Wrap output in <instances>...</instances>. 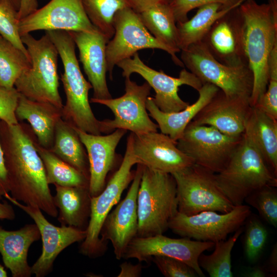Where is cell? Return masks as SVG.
<instances>
[{
	"label": "cell",
	"instance_id": "1",
	"mask_svg": "<svg viewBox=\"0 0 277 277\" xmlns=\"http://www.w3.org/2000/svg\"><path fill=\"white\" fill-rule=\"evenodd\" d=\"M36 138L30 125L23 122L10 125L0 120V144L10 196L57 217L58 210L35 146Z\"/></svg>",
	"mask_w": 277,
	"mask_h": 277
},
{
	"label": "cell",
	"instance_id": "2",
	"mask_svg": "<svg viewBox=\"0 0 277 277\" xmlns=\"http://www.w3.org/2000/svg\"><path fill=\"white\" fill-rule=\"evenodd\" d=\"M239 8L243 21L245 54L253 77L249 100L254 107L268 86L269 58L277 43V16L268 4H259L255 0H245Z\"/></svg>",
	"mask_w": 277,
	"mask_h": 277
},
{
	"label": "cell",
	"instance_id": "3",
	"mask_svg": "<svg viewBox=\"0 0 277 277\" xmlns=\"http://www.w3.org/2000/svg\"><path fill=\"white\" fill-rule=\"evenodd\" d=\"M55 46L64 67L61 74L66 101L62 118L75 128L88 133H103L102 121L95 116L90 105L91 84L84 77L75 54V44L69 32L46 31Z\"/></svg>",
	"mask_w": 277,
	"mask_h": 277
},
{
	"label": "cell",
	"instance_id": "4",
	"mask_svg": "<svg viewBox=\"0 0 277 277\" xmlns=\"http://www.w3.org/2000/svg\"><path fill=\"white\" fill-rule=\"evenodd\" d=\"M215 177L219 188L234 206L243 204L259 188L277 186L276 176L244 133L226 166L215 173Z\"/></svg>",
	"mask_w": 277,
	"mask_h": 277
},
{
	"label": "cell",
	"instance_id": "5",
	"mask_svg": "<svg viewBox=\"0 0 277 277\" xmlns=\"http://www.w3.org/2000/svg\"><path fill=\"white\" fill-rule=\"evenodd\" d=\"M21 39L28 52L30 66L21 73L14 87L30 100L49 103L62 109L55 46L46 32L39 39L29 33L22 36Z\"/></svg>",
	"mask_w": 277,
	"mask_h": 277
},
{
	"label": "cell",
	"instance_id": "6",
	"mask_svg": "<svg viewBox=\"0 0 277 277\" xmlns=\"http://www.w3.org/2000/svg\"><path fill=\"white\" fill-rule=\"evenodd\" d=\"M137 236L163 234L177 211L176 186L172 174L153 171L143 165L137 196Z\"/></svg>",
	"mask_w": 277,
	"mask_h": 277
},
{
	"label": "cell",
	"instance_id": "7",
	"mask_svg": "<svg viewBox=\"0 0 277 277\" xmlns=\"http://www.w3.org/2000/svg\"><path fill=\"white\" fill-rule=\"evenodd\" d=\"M137 161L132 151L128 136L126 151L118 169L114 172L102 192L91 197L90 215L85 239L80 245V252L90 258L102 256L107 250L106 243L100 238L103 223L113 207L120 202L121 195L133 180V165Z\"/></svg>",
	"mask_w": 277,
	"mask_h": 277
},
{
	"label": "cell",
	"instance_id": "8",
	"mask_svg": "<svg viewBox=\"0 0 277 277\" xmlns=\"http://www.w3.org/2000/svg\"><path fill=\"white\" fill-rule=\"evenodd\" d=\"M181 51V60L184 66L203 84H212L228 96L250 98L253 77L248 65L231 66L221 63L213 56L203 42Z\"/></svg>",
	"mask_w": 277,
	"mask_h": 277
},
{
	"label": "cell",
	"instance_id": "9",
	"mask_svg": "<svg viewBox=\"0 0 277 277\" xmlns=\"http://www.w3.org/2000/svg\"><path fill=\"white\" fill-rule=\"evenodd\" d=\"M176 186L177 211L191 215L204 211L225 213L234 207L219 188L215 173L195 164L172 174Z\"/></svg>",
	"mask_w": 277,
	"mask_h": 277
},
{
	"label": "cell",
	"instance_id": "10",
	"mask_svg": "<svg viewBox=\"0 0 277 277\" xmlns=\"http://www.w3.org/2000/svg\"><path fill=\"white\" fill-rule=\"evenodd\" d=\"M114 34L106 47L107 71L112 80L114 68L120 62L132 57L140 50L157 49L169 53L174 64H184L170 48L156 39L142 22L139 13L130 7L118 11L113 18Z\"/></svg>",
	"mask_w": 277,
	"mask_h": 277
},
{
	"label": "cell",
	"instance_id": "11",
	"mask_svg": "<svg viewBox=\"0 0 277 277\" xmlns=\"http://www.w3.org/2000/svg\"><path fill=\"white\" fill-rule=\"evenodd\" d=\"M125 78V92L122 96L90 100V103L104 105L113 113V120L102 121L103 133L109 134L116 129L129 130L135 134L157 131L158 125L151 120L146 108L151 88L146 82L140 85L130 77Z\"/></svg>",
	"mask_w": 277,
	"mask_h": 277
},
{
	"label": "cell",
	"instance_id": "12",
	"mask_svg": "<svg viewBox=\"0 0 277 277\" xmlns=\"http://www.w3.org/2000/svg\"><path fill=\"white\" fill-rule=\"evenodd\" d=\"M242 137L230 136L212 126L191 121L176 142V146L195 164L217 173L228 163Z\"/></svg>",
	"mask_w": 277,
	"mask_h": 277
},
{
	"label": "cell",
	"instance_id": "13",
	"mask_svg": "<svg viewBox=\"0 0 277 277\" xmlns=\"http://www.w3.org/2000/svg\"><path fill=\"white\" fill-rule=\"evenodd\" d=\"M251 214L250 207L242 204L225 213L204 211L187 215L177 211L170 220L168 229L182 237L215 243L237 230Z\"/></svg>",
	"mask_w": 277,
	"mask_h": 277
},
{
	"label": "cell",
	"instance_id": "14",
	"mask_svg": "<svg viewBox=\"0 0 277 277\" xmlns=\"http://www.w3.org/2000/svg\"><path fill=\"white\" fill-rule=\"evenodd\" d=\"M116 66L122 70L124 77H130L135 73L144 78L155 91L153 97L154 103L160 110L166 113L180 111L189 105L179 96V87L188 85L199 91L203 85L198 77L185 68L180 71L178 77L169 76L163 71L155 70L146 65L137 52L132 58L124 60Z\"/></svg>",
	"mask_w": 277,
	"mask_h": 277
},
{
	"label": "cell",
	"instance_id": "15",
	"mask_svg": "<svg viewBox=\"0 0 277 277\" xmlns=\"http://www.w3.org/2000/svg\"><path fill=\"white\" fill-rule=\"evenodd\" d=\"M214 246L210 241L192 240L183 237L173 239L163 234L147 237L136 236L127 246L123 259H135L140 262L150 261L155 255L173 258L191 267L199 276H205L199 264L200 255Z\"/></svg>",
	"mask_w": 277,
	"mask_h": 277
},
{
	"label": "cell",
	"instance_id": "16",
	"mask_svg": "<svg viewBox=\"0 0 277 277\" xmlns=\"http://www.w3.org/2000/svg\"><path fill=\"white\" fill-rule=\"evenodd\" d=\"M4 197L29 215L39 230L42 251L31 267L32 274L36 277H44L50 273L60 253L71 244L83 241L86 236V230L68 226H56L46 219L38 207L22 204L9 193Z\"/></svg>",
	"mask_w": 277,
	"mask_h": 277
},
{
	"label": "cell",
	"instance_id": "17",
	"mask_svg": "<svg viewBox=\"0 0 277 277\" xmlns=\"http://www.w3.org/2000/svg\"><path fill=\"white\" fill-rule=\"evenodd\" d=\"M97 30L90 22L81 0H51L19 21L21 36L37 30L92 32Z\"/></svg>",
	"mask_w": 277,
	"mask_h": 277
},
{
	"label": "cell",
	"instance_id": "18",
	"mask_svg": "<svg viewBox=\"0 0 277 277\" xmlns=\"http://www.w3.org/2000/svg\"><path fill=\"white\" fill-rule=\"evenodd\" d=\"M129 136L137 164L153 171L172 174L195 164L191 157L179 149L176 142L162 132H131Z\"/></svg>",
	"mask_w": 277,
	"mask_h": 277
},
{
	"label": "cell",
	"instance_id": "19",
	"mask_svg": "<svg viewBox=\"0 0 277 277\" xmlns=\"http://www.w3.org/2000/svg\"><path fill=\"white\" fill-rule=\"evenodd\" d=\"M136 165L134 177L126 196L108 214L100 233V238L104 243L111 242L115 258L118 260L123 258L129 244L137 234V196L143 165Z\"/></svg>",
	"mask_w": 277,
	"mask_h": 277
},
{
	"label": "cell",
	"instance_id": "20",
	"mask_svg": "<svg viewBox=\"0 0 277 277\" xmlns=\"http://www.w3.org/2000/svg\"><path fill=\"white\" fill-rule=\"evenodd\" d=\"M213 56L231 66L248 65L243 41V21L239 7L218 18L202 41Z\"/></svg>",
	"mask_w": 277,
	"mask_h": 277
},
{
	"label": "cell",
	"instance_id": "21",
	"mask_svg": "<svg viewBox=\"0 0 277 277\" xmlns=\"http://www.w3.org/2000/svg\"><path fill=\"white\" fill-rule=\"evenodd\" d=\"M86 150L89 163V191L91 197L100 194L107 176L116 166V148L127 131L116 129L105 135L88 133L74 127Z\"/></svg>",
	"mask_w": 277,
	"mask_h": 277
},
{
	"label": "cell",
	"instance_id": "22",
	"mask_svg": "<svg viewBox=\"0 0 277 277\" xmlns=\"http://www.w3.org/2000/svg\"><path fill=\"white\" fill-rule=\"evenodd\" d=\"M251 108L249 97L228 96L220 90L192 122L212 126L230 136L241 137Z\"/></svg>",
	"mask_w": 277,
	"mask_h": 277
},
{
	"label": "cell",
	"instance_id": "23",
	"mask_svg": "<svg viewBox=\"0 0 277 277\" xmlns=\"http://www.w3.org/2000/svg\"><path fill=\"white\" fill-rule=\"evenodd\" d=\"M79 51L80 61L93 91L92 98H112L106 81V47L109 40L100 31H70Z\"/></svg>",
	"mask_w": 277,
	"mask_h": 277
},
{
	"label": "cell",
	"instance_id": "24",
	"mask_svg": "<svg viewBox=\"0 0 277 277\" xmlns=\"http://www.w3.org/2000/svg\"><path fill=\"white\" fill-rule=\"evenodd\" d=\"M41 238L34 224L25 225L16 230H7L0 226V253L6 268L13 277L31 276V268L28 263L30 247Z\"/></svg>",
	"mask_w": 277,
	"mask_h": 277
},
{
	"label": "cell",
	"instance_id": "25",
	"mask_svg": "<svg viewBox=\"0 0 277 277\" xmlns=\"http://www.w3.org/2000/svg\"><path fill=\"white\" fill-rule=\"evenodd\" d=\"M219 90V88L212 84H204L198 91L199 96L196 101L178 112L162 111L151 96L147 98L146 108L149 115L156 122L161 132L176 142L182 137L187 125Z\"/></svg>",
	"mask_w": 277,
	"mask_h": 277
},
{
	"label": "cell",
	"instance_id": "26",
	"mask_svg": "<svg viewBox=\"0 0 277 277\" xmlns=\"http://www.w3.org/2000/svg\"><path fill=\"white\" fill-rule=\"evenodd\" d=\"M15 115L19 122L26 120L29 123L39 145L48 150L51 148L62 109L49 103L30 100L21 94Z\"/></svg>",
	"mask_w": 277,
	"mask_h": 277
},
{
	"label": "cell",
	"instance_id": "27",
	"mask_svg": "<svg viewBox=\"0 0 277 277\" xmlns=\"http://www.w3.org/2000/svg\"><path fill=\"white\" fill-rule=\"evenodd\" d=\"M54 186L53 200L61 225L86 230L90 215L89 188Z\"/></svg>",
	"mask_w": 277,
	"mask_h": 277
},
{
	"label": "cell",
	"instance_id": "28",
	"mask_svg": "<svg viewBox=\"0 0 277 277\" xmlns=\"http://www.w3.org/2000/svg\"><path fill=\"white\" fill-rule=\"evenodd\" d=\"M262 154L277 176V120L256 107H251L244 133Z\"/></svg>",
	"mask_w": 277,
	"mask_h": 277
},
{
	"label": "cell",
	"instance_id": "29",
	"mask_svg": "<svg viewBox=\"0 0 277 277\" xmlns=\"http://www.w3.org/2000/svg\"><path fill=\"white\" fill-rule=\"evenodd\" d=\"M49 150L89 180V163L85 147L74 127L62 118L56 124L53 144Z\"/></svg>",
	"mask_w": 277,
	"mask_h": 277
},
{
	"label": "cell",
	"instance_id": "30",
	"mask_svg": "<svg viewBox=\"0 0 277 277\" xmlns=\"http://www.w3.org/2000/svg\"><path fill=\"white\" fill-rule=\"evenodd\" d=\"M236 7L223 8L221 4L216 3L204 5L199 8L191 19L176 23L178 47L180 51L192 44L202 42L213 23Z\"/></svg>",
	"mask_w": 277,
	"mask_h": 277
},
{
	"label": "cell",
	"instance_id": "31",
	"mask_svg": "<svg viewBox=\"0 0 277 277\" xmlns=\"http://www.w3.org/2000/svg\"><path fill=\"white\" fill-rule=\"evenodd\" d=\"M139 14L145 27L156 39L175 53L180 51L176 22L169 3L156 4Z\"/></svg>",
	"mask_w": 277,
	"mask_h": 277
},
{
	"label": "cell",
	"instance_id": "32",
	"mask_svg": "<svg viewBox=\"0 0 277 277\" xmlns=\"http://www.w3.org/2000/svg\"><path fill=\"white\" fill-rule=\"evenodd\" d=\"M35 146L43 163L49 185L89 188V178L50 150L39 145L37 138Z\"/></svg>",
	"mask_w": 277,
	"mask_h": 277
},
{
	"label": "cell",
	"instance_id": "33",
	"mask_svg": "<svg viewBox=\"0 0 277 277\" xmlns=\"http://www.w3.org/2000/svg\"><path fill=\"white\" fill-rule=\"evenodd\" d=\"M243 231L242 227L227 240L214 243L215 249L210 255L202 253L199 264L211 277H232L231 254L232 248Z\"/></svg>",
	"mask_w": 277,
	"mask_h": 277
},
{
	"label": "cell",
	"instance_id": "34",
	"mask_svg": "<svg viewBox=\"0 0 277 277\" xmlns=\"http://www.w3.org/2000/svg\"><path fill=\"white\" fill-rule=\"evenodd\" d=\"M91 24L109 41L114 34L113 18L120 10L129 7L126 0H81Z\"/></svg>",
	"mask_w": 277,
	"mask_h": 277
},
{
	"label": "cell",
	"instance_id": "35",
	"mask_svg": "<svg viewBox=\"0 0 277 277\" xmlns=\"http://www.w3.org/2000/svg\"><path fill=\"white\" fill-rule=\"evenodd\" d=\"M30 66V59L0 35V86L14 87L21 73Z\"/></svg>",
	"mask_w": 277,
	"mask_h": 277
},
{
	"label": "cell",
	"instance_id": "36",
	"mask_svg": "<svg viewBox=\"0 0 277 277\" xmlns=\"http://www.w3.org/2000/svg\"><path fill=\"white\" fill-rule=\"evenodd\" d=\"M18 9L12 0H0V35L21 50L29 59L19 33Z\"/></svg>",
	"mask_w": 277,
	"mask_h": 277
},
{
	"label": "cell",
	"instance_id": "37",
	"mask_svg": "<svg viewBox=\"0 0 277 277\" xmlns=\"http://www.w3.org/2000/svg\"><path fill=\"white\" fill-rule=\"evenodd\" d=\"M255 208L261 216L268 224L277 226V190L276 187L266 186L259 188L245 200Z\"/></svg>",
	"mask_w": 277,
	"mask_h": 277
},
{
	"label": "cell",
	"instance_id": "38",
	"mask_svg": "<svg viewBox=\"0 0 277 277\" xmlns=\"http://www.w3.org/2000/svg\"><path fill=\"white\" fill-rule=\"evenodd\" d=\"M244 251L250 261H255L262 252L267 239V231L259 218L250 214L247 219Z\"/></svg>",
	"mask_w": 277,
	"mask_h": 277
},
{
	"label": "cell",
	"instance_id": "39",
	"mask_svg": "<svg viewBox=\"0 0 277 277\" xmlns=\"http://www.w3.org/2000/svg\"><path fill=\"white\" fill-rule=\"evenodd\" d=\"M277 44L271 52L268 62L269 78L267 89L256 107L267 115L277 120Z\"/></svg>",
	"mask_w": 277,
	"mask_h": 277
},
{
	"label": "cell",
	"instance_id": "40",
	"mask_svg": "<svg viewBox=\"0 0 277 277\" xmlns=\"http://www.w3.org/2000/svg\"><path fill=\"white\" fill-rule=\"evenodd\" d=\"M245 0H171L169 5L176 23L188 19V13L192 10L211 4H220L223 8L239 6Z\"/></svg>",
	"mask_w": 277,
	"mask_h": 277
},
{
	"label": "cell",
	"instance_id": "41",
	"mask_svg": "<svg viewBox=\"0 0 277 277\" xmlns=\"http://www.w3.org/2000/svg\"><path fill=\"white\" fill-rule=\"evenodd\" d=\"M152 260L166 277H195L196 272L183 261L171 257L155 255Z\"/></svg>",
	"mask_w": 277,
	"mask_h": 277
},
{
	"label": "cell",
	"instance_id": "42",
	"mask_svg": "<svg viewBox=\"0 0 277 277\" xmlns=\"http://www.w3.org/2000/svg\"><path fill=\"white\" fill-rule=\"evenodd\" d=\"M20 95L14 87L8 88L0 86V120L10 125L19 123L15 110Z\"/></svg>",
	"mask_w": 277,
	"mask_h": 277
},
{
	"label": "cell",
	"instance_id": "43",
	"mask_svg": "<svg viewBox=\"0 0 277 277\" xmlns=\"http://www.w3.org/2000/svg\"><path fill=\"white\" fill-rule=\"evenodd\" d=\"M130 8L140 13L157 4L169 3L171 0H126Z\"/></svg>",
	"mask_w": 277,
	"mask_h": 277
},
{
	"label": "cell",
	"instance_id": "44",
	"mask_svg": "<svg viewBox=\"0 0 277 277\" xmlns=\"http://www.w3.org/2000/svg\"><path fill=\"white\" fill-rule=\"evenodd\" d=\"M120 267L121 270L118 277H138L141 276L143 269L141 262L133 265L125 262L122 263Z\"/></svg>",
	"mask_w": 277,
	"mask_h": 277
},
{
	"label": "cell",
	"instance_id": "45",
	"mask_svg": "<svg viewBox=\"0 0 277 277\" xmlns=\"http://www.w3.org/2000/svg\"><path fill=\"white\" fill-rule=\"evenodd\" d=\"M9 189L4 153L0 144V200L9 193Z\"/></svg>",
	"mask_w": 277,
	"mask_h": 277
},
{
	"label": "cell",
	"instance_id": "46",
	"mask_svg": "<svg viewBox=\"0 0 277 277\" xmlns=\"http://www.w3.org/2000/svg\"><path fill=\"white\" fill-rule=\"evenodd\" d=\"M38 9L37 0H20L18 17L21 20Z\"/></svg>",
	"mask_w": 277,
	"mask_h": 277
},
{
	"label": "cell",
	"instance_id": "47",
	"mask_svg": "<svg viewBox=\"0 0 277 277\" xmlns=\"http://www.w3.org/2000/svg\"><path fill=\"white\" fill-rule=\"evenodd\" d=\"M15 218V213L13 207L7 201H0V219L13 220Z\"/></svg>",
	"mask_w": 277,
	"mask_h": 277
},
{
	"label": "cell",
	"instance_id": "48",
	"mask_svg": "<svg viewBox=\"0 0 277 277\" xmlns=\"http://www.w3.org/2000/svg\"><path fill=\"white\" fill-rule=\"evenodd\" d=\"M269 272L273 275L277 274V246L276 243L273 246L268 264Z\"/></svg>",
	"mask_w": 277,
	"mask_h": 277
},
{
	"label": "cell",
	"instance_id": "49",
	"mask_svg": "<svg viewBox=\"0 0 277 277\" xmlns=\"http://www.w3.org/2000/svg\"><path fill=\"white\" fill-rule=\"evenodd\" d=\"M268 275V271L260 266H255L247 270L243 274L246 277H265Z\"/></svg>",
	"mask_w": 277,
	"mask_h": 277
},
{
	"label": "cell",
	"instance_id": "50",
	"mask_svg": "<svg viewBox=\"0 0 277 277\" xmlns=\"http://www.w3.org/2000/svg\"><path fill=\"white\" fill-rule=\"evenodd\" d=\"M7 273L4 267L0 264V277H7Z\"/></svg>",
	"mask_w": 277,
	"mask_h": 277
},
{
	"label": "cell",
	"instance_id": "51",
	"mask_svg": "<svg viewBox=\"0 0 277 277\" xmlns=\"http://www.w3.org/2000/svg\"><path fill=\"white\" fill-rule=\"evenodd\" d=\"M12 1L13 2V3L15 4L16 7L19 9V4H20V0H12Z\"/></svg>",
	"mask_w": 277,
	"mask_h": 277
}]
</instances>
